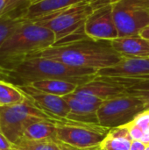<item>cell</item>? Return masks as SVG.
Here are the masks:
<instances>
[{
	"mask_svg": "<svg viewBox=\"0 0 149 150\" xmlns=\"http://www.w3.org/2000/svg\"><path fill=\"white\" fill-rule=\"evenodd\" d=\"M0 149L2 150H12L13 144L0 132Z\"/></svg>",
	"mask_w": 149,
	"mask_h": 150,
	"instance_id": "d4e9b609",
	"label": "cell"
},
{
	"mask_svg": "<svg viewBox=\"0 0 149 150\" xmlns=\"http://www.w3.org/2000/svg\"><path fill=\"white\" fill-rule=\"evenodd\" d=\"M128 130L124 127L112 128L99 145L101 150H130L133 142Z\"/></svg>",
	"mask_w": 149,
	"mask_h": 150,
	"instance_id": "2e32d148",
	"label": "cell"
},
{
	"mask_svg": "<svg viewBox=\"0 0 149 150\" xmlns=\"http://www.w3.org/2000/svg\"><path fill=\"white\" fill-rule=\"evenodd\" d=\"M112 6L119 37L139 36L149 25V0H112Z\"/></svg>",
	"mask_w": 149,
	"mask_h": 150,
	"instance_id": "52a82bcc",
	"label": "cell"
},
{
	"mask_svg": "<svg viewBox=\"0 0 149 150\" xmlns=\"http://www.w3.org/2000/svg\"><path fill=\"white\" fill-rule=\"evenodd\" d=\"M54 118L38 108L28 98L18 105L0 106V132L15 144L31 124L41 120H54Z\"/></svg>",
	"mask_w": 149,
	"mask_h": 150,
	"instance_id": "5b68a950",
	"label": "cell"
},
{
	"mask_svg": "<svg viewBox=\"0 0 149 150\" xmlns=\"http://www.w3.org/2000/svg\"><path fill=\"white\" fill-rule=\"evenodd\" d=\"M54 120H41L31 124L25 130L21 139H25L30 141L57 140L56 126Z\"/></svg>",
	"mask_w": 149,
	"mask_h": 150,
	"instance_id": "e0dca14e",
	"label": "cell"
},
{
	"mask_svg": "<svg viewBox=\"0 0 149 150\" xmlns=\"http://www.w3.org/2000/svg\"><path fill=\"white\" fill-rule=\"evenodd\" d=\"M147 144H145L144 142H142L141 141H137V140H133L131 144V148L130 150H145L147 148Z\"/></svg>",
	"mask_w": 149,
	"mask_h": 150,
	"instance_id": "484cf974",
	"label": "cell"
},
{
	"mask_svg": "<svg viewBox=\"0 0 149 150\" xmlns=\"http://www.w3.org/2000/svg\"><path fill=\"white\" fill-rule=\"evenodd\" d=\"M58 142L81 150L98 147L111 128L99 124L84 123L59 118L54 120Z\"/></svg>",
	"mask_w": 149,
	"mask_h": 150,
	"instance_id": "8992f818",
	"label": "cell"
},
{
	"mask_svg": "<svg viewBox=\"0 0 149 150\" xmlns=\"http://www.w3.org/2000/svg\"><path fill=\"white\" fill-rule=\"evenodd\" d=\"M145 150H149V145H148V146H147V148H146V149Z\"/></svg>",
	"mask_w": 149,
	"mask_h": 150,
	"instance_id": "f546056e",
	"label": "cell"
},
{
	"mask_svg": "<svg viewBox=\"0 0 149 150\" xmlns=\"http://www.w3.org/2000/svg\"><path fill=\"white\" fill-rule=\"evenodd\" d=\"M0 150H2V149H0Z\"/></svg>",
	"mask_w": 149,
	"mask_h": 150,
	"instance_id": "1f68e13d",
	"label": "cell"
},
{
	"mask_svg": "<svg viewBox=\"0 0 149 150\" xmlns=\"http://www.w3.org/2000/svg\"><path fill=\"white\" fill-rule=\"evenodd\" d=\"M12 150H20V149H13Z\"/></svg>",
	"mask_w": 149,
	"mask_h": 150,
	"instance_id": "4dcf8cb0",
	"label": "cell"
},
{
	"mask_svg": "<svg viewBox=\"0 0 149 150\" xmlns=\"http://www.w3.org/2000/svg\"><path fill=\"white\" fill-rule=\"evenodd\" d=\"M112 48L122 57L149 58V40L141 35L119 37L110 40Z\"/></svg>",
	"mask_w": 149,
	"mask_h": 150,
	"instance_id": "4fadbf2b",
	"label": "cell"
},
{
	"mask_svg": "<svg viewBox=\"0 0 149 150\" xmlns=\"http://www.w3.org/2000/svg\"><path fill=\"white\" fill-rule=\"evenodd\" d=\"M30 85L40 91L59 97H65L67 95L72 94L78 87V85L76 83L59 79L41 80L32 83Z\"/></svg>",
	"mask_w": 149,
	"mask_h": 150,
	"instance_id": "ac0fdd59",
	"label": "cell"
},
{
	"mask_svg": "<svg viewBox=\"0 0 149 150\" xmlns=\"http://www.w3.org/2000/svg\"><path fill=\"white\" fill-rule=\"evenodd\" d=\"M55 42V35L50 29L25 19L1 45L0 68L32 56Z\"/></svg>",
	"mask_w": 149,
	"mask_h": 150,
	"instance_id": "3957f363",
	"label": "cell"
},
{
	"mask_svg": "<svg viewBox=\"0 0 149 150\" xmlns=\"http://www.w3.org/2000/svg\"><path fill=\"white\" fill-rule=\"evenodd\" d=\"M140 35H141V37L147 39V40H149V25L148 26H147V27H145V28L141 32Z\"/></svg>",
	"mask_w": 149,
	"mask_h": 150,
	"instance_id": "4316f807",
	"label": "cell"
},
{
	"mask_svg": "<svg viewBox=\"0 0 149 150\" xmlns=\"http://www.w3.org/2000/svg\"><path fill=\"white\" fill-rule=\"evenodd\" d=\"M73 93L93 96L103 101L128 94L124 87L97 76L92 81L79 85Z\"/></svg>",
	"mask_w": 149,
	"mask_h": 150,
	"instance_id": "7c38bea8",
	"label": "cell"
},
{
	"mask_svg": "<svg viewBox=\"0 0 149 150\" xmlns=\"http://www.w3.org/2000/svg\"><path fill=\"white\" fill-rule=\"evenodd\" d=\"M30 4V0H0V18L12 13L25 12Z\"/></svg>",
	"mask_w": 149,
	"mask_h": 150,
	"instance_id": "603a6c76",
	"label": "cell"
},
{
	"mask_svg": "<svg viewBox=\"0 0 149 150\" xmlns=\"http://www.w3.org/2000/svg\"><path fill=\"white\" fill-rule=\"evenodd\" d=\"M63 98L67 101L70 110L66 119L84 123L98 124L97 110L100 105L79 101L69 95H67Z\"/></svg>",
	"mask_w": 149,
	"mask_h": 150,
	"instance_id": "9a60e30c",
	"label": "cell"
},
{
	"mask_svg": "<svg viewBox=\"0 0 149 150\" xmlns=\"http://www.w3.org/2000/svg\"><path fill=\"white\" fill-rule=\"evenodd\" d=\"M112 0H83L60 11L39 18L34 23L50 29L55 35V44L87 37L84 25L89 16L98 7Z\"/></svg>",
	"mask_w": 149,
	"mask_h": 150,
	"instance_id": "277c9868",
	"label": "cell"
},
{
	"mask_svg": "<svg viewBox=\"0 0 149 150\" xmlns=\"http://www.w3.org/2000/svg\"><path fill=\"white\" fill-rule=\"evenodd\" d=\"M60 144H61V150H81L78 149H76V148H74V147H71V146H69V145L61 143V142H60Z\"/></svg>",
	"mask_w": 149,
	"mask_h": 150,
	"instance_id": "83f0119b",
	"label": "cell"
},
{
	"mask_svg": "<svg viewBox=\"0 0 149 150\" xmlns=\"http://www.w3.org/2000/svg\"><path fill=\"white\" fill-rule=\"evenodd\" d=\"M146 111L143 102L130 94L113 98L105 101L97 110L98 124L115 128L125 126Z\"/></svg>",
	"mask_w": 149,
	"mask_h": 150,
	"instance_id": "ba28073f",
	"label": "cell"
},
{
	"mask_svg": "<svg viewBox=\"0 0 149 150\" xmlns=\"http://www.w3.org/2000/svg\"><path fill=\"white\" fill-rule=\"evenodd\" d=\"M82 1L83 0H35L25 9L23 18L35 21Z\"/></svg>",
	"mask_w": 149,
	"mask_h": 150,
	"instance_id": "5bb4252c",
	"label": "cell"
},
{
	"mask_svg": "<svg viewBox=\"0 0 149 150\" xmlns=\"http://www.w3.org/2000/svg\"><path fill=\"white\" fill-rule=\"evenodd\" d=\"M127 93L139 98L144 104L145 109L149 110V79L141 80L126 90Z\"/></svg>",
	"mask_w": 149,
	"mask_h": 150,
	"instance_id": "cb8c5ba5",
	"label": "cell"
},
{
	"mask_svg": "<svg viewBox=\"0 0 149 150\" xmlns=\"http://www.w3.org/2000/svg\"><path fill=\"white\" fill-rule=\"evenodd\" d=\"M32 56L44 57L69 66L97 71L117 64L123 58L112 48L109 40H95L88 37L54 44Z\"/></svg>",
	"mask_w": 149,
	"mask_h": 150,
	"instance_id": "7a4b0ae2",
	"label": "cell"
},
{
	"mask_svg": "<svg viewBox=\"0 0 149 150\" xmlns=\"http://www.w3.org/2000/svg\"><path fill=\"white\" fill-rule=\"evenodd\" d=\"M100 150H101V149H100Z\"/></svg>",
	"mask_w": 149,
	"mask_h": 150,
	"instance_id": "d6a6232c",
	"label": "cell"
},
{
	"mask_svg": "<svg viewBox=\"0 0 149 150\" xmlns=\"http://www.w3.org/2000/svg\"><path fill=\"white\" fill-rule=\"evenodd\" d=\"M97 76L149 79V58L123 57L117 64L99 69Z\"/></svg>",
	"mask_w": 149,
	"mask_h": 150,
	"instance_id": "8fae6325",
	"label": "cell"
},
{
	"mask_svg": "<svg viewBox=\"0 0 149 150\" xmlns=\"http://www.w3.org/2000/svg\"><path fill=\"white\" fill-rule=\"evenodd\" d=\"M86 150H100V149H99V146H98V147H97V148H93V149H90Z\"/></svg>",
	"mask_w": 149,
	"mask_h": 150,
	"instance_id": "f1b7e54d",
	"label": "cell"
},
{
	"mask_svg": "<svg viewBox=\"0 0 149 150\" xmlns=\"http://www.w3.org/2000/svg\"><path fill=\"white\" fill-rule=\"evenodd\" d=\"M85 35L95 40H112L119 38L114 22L112 2L97 8L84 25Z\"/></svg>",
	"mask_w": 149,
	"mask_h": 150,
	"instance_id": "9c48e42d",
	"label": "cell"
},
{
	"mask_svg": "<svg viewBox=\"0 0 149 150\" xmlns=\"http://www.w3.org/2000/svg\"><path fill=\"white\" fill-rule=\"evenodd\" d=\"M97 76L96 69L73 67L40 56L27 57L0 68V80L18 87L48 79L65 80L79 86L92 81Z\"/></svg>",
	"mask_w": 149,
	"mask_h": 150,
	"instance_id": "6da1fadb",
	"label": "cell"
},
{
	"mask_svg": "<svg viewBox=\"0 0 149 150\" xmlns=\"http://www.w3.org/2000/svg\"><path fill=\"white\" fill-rule=\"evenodd\" d=\"M25 99V96L17 86L0 80V106L18 105Z\"/></svg>",
	"mask_w": 149,
	"mask_h": 150,
	"instance_id": "ffe728a7",
	"label": "cell"
},
{
	"mask_svg": "<svg viewBox=\"0 0 149 150\" xmlns=\"http://www.w3.org/2000/svg\"><path fill=\"white\" fill-rule=\"evenodd\" d=\"M18 88L38 108L54 118H67L70 112L69 106L63 97L40 91L31 85Z\"/></svg>",
	"mask_w": 149,
	"mask_h": 150,
	"instance_id": "30bf717a",
	"label": "cell"
},
{
	"mask_svg": "<svg viewBox=\"0 0 149 150\" xmlns=\"http://www.w3.org/2000/svg\"><path fill=\"white\" fill-rule=\"evenodd\" d=\"M24 12L12 13L0 18V47L5 39L25 19L23 18Z\"/></svg>",
	"mask_w": 149,
	"mask_h": 150,
	"instance_id": "7402d4cb",
	"label": "cell"
},
{
	"mask_svg": "<svg viewBox=\"0 0 149 150\" xmlns=\"http://www.w3.org/2000/svg\"><path fill=\"white\" fill-rule=\"evenodd\" d=\"M13 149L20 150H61V144L57 140L30 141L19 139L13 144Z\"/></svg>",
	"mask_w": 149,
	"mask_h": 150,
	"instance_id": "44dd1931",
	"label": "cell"
},
{
	"mask_svg": "<svg viewBox=\"0 0 149 150\" xmlns=\"http://www.w3.org/2000/svg\"><path fill=\"white\" fill-rule=\"evenodd\" d=\"M124 127L128 130L133 140L141 141L149 145V110L142 112Z\"/></svg>",
	"mask_w": 149,
	"mask_h": 150,
	"instance_id": "d6986e66",
	"label": "cell"
}]
</instances>
